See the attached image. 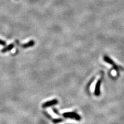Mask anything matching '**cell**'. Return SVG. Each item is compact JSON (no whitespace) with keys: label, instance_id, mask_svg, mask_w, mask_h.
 <instances>
[{"label":"cell","instance_id":"obj_1","mask_svg":"<svg viewBox=\"0 0 124 124\" xmlns=\"http://www.w3.org/2000/svg\"><path fill=\"white\" fill-rule=\"evenodd\" d=\"M103 60L104 61V62H106L107 63L113 66V68L116 71L118 72V71L121 70H123V68L121 66H119L116 64L110 57H108L107 55H104L103 56Z\"/></svg>","mask_w":124,"mask_h":124},{"label":"cell","instance_id":"obj_2","mask_svg":"<svg viewBox=\"0 0 124 124\" xmlns=\"http://www.w3.org/2000/svg\"><path fill=\"white\" fill-rule=\"evenodd\" d=\"M63 116L66 118H70L75 119L76 121H79L81 120V117L80 115L76 113L75 112H65L63 114Z\"/></svg>","mask_w":124,"mask_h":124},{"label":"cell","instance_id":"obj_3","mask_svg":"<svg viewBox=\"0 0 124 124\" xmlns=\"http://www.w3.org/2000/svg\"><path fill=\"white\" fill-rule=\"evenodd\" d=\"M58 103H59V100H57L56 99H54L48 101L44 102L42 104V107L43 108H48L50 107L56 105L57 104H58Z\"/></svg>","mask_w":124,"mask_h":124},{"label":"cell","instance_id":"obj_4","mask_svg":"<svg viewBox=\"0 0 124 124\" xmlns=\"http://www.w3.org/2000/svg\"><path fill=\"white\" fill-rule=\"evenodd\" d=\"M101 84V80L99 79L97 81V82L95 85L94 94L96 96H99L100 95Z\"/></svg>","mask_w":124,"mask_h":124},{"label":"cell","instance_id":"obj_5","mask_svg":"<svg viewBox=\"0 0 124 124\" xmlns=\"http://www.w3.org/2000/svg\"><path fill=\"white\" fill-rule=\"evenodd\" d=\"M14 46H15V45L14 44H11L9 45L8 46H5V48H3L1 50V52L2 53H5L8 51H9L11 50H12L14 48Z\"/></svg>","mask_w":124,"mask_h":124},{"label":"cell","instance_id":"obj_6","mask_svg":"<svg viewBox=\"0 0 124 124\" xmlns=\"http://www.w3.org/2000/svg\"><path fill=\"white\" fill-rule=\"evenodd\" d=\"M35 42L34 40H30V41L28 42L27 43L25 44H23L22 45V46L23 48H30L31 47V46H33L35 45Z\"/></svg>","mask_w":124,"mask_h":124},{"label":"cell","instance_id":"obj_7","mask_svg":"<svg viewBox=\"0 0 124 124\" xmlns=\"http://www.w3.org/2000/svg\"><path fill=\"white\" fill-rule=\"evenodd\" d=\"M64 121V119H62V118H55V119H53L52 120V122L54 124H58V123H61L62 122Z\"/></svg>","mask_w":124,"mask_h":124},{"label":"cell","instance_id":"obj_8","mask_svg":"<svg viewBox=\"0 0 124 124\" xmlns=\"http://www.w3.org/2000/svg\"><path fill=\"white\" fill-rule=\"evenodd\" d=\"M52 110H53V112L54 113H55L56 114H57V115H60V113H59V111H58L56 108H52Z\"/></svg>","mask_w":124,"mask_h":124},{"label":"cell","instance_id":"obj_9","mask_svg":"<svg viewBox=\"0 0 124 124\" xmlns=\"http://www.w3.org/2000/svg\"><path fill=\"white\" fill-rule=\"evenodd\" d=\"M6 42L3 40L0 39V45L2 46H5L6 45Z\"/></svg>","mask_w":124,"mask_h":124}]
</instances>
